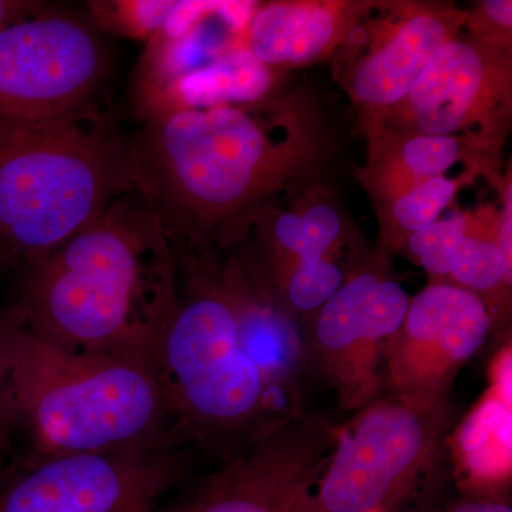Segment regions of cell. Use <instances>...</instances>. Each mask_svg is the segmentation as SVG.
Here are the masks:
<instances>
[{
	"mask_svg": "<svg viewBox=\"0 0 512 512\" xmlns=\"http://www.w3.org/2000/svg\"><path fill=\"white\" fill-rule=\"evenodd\" d=\"M154 365L174 437L224 461L305 414V326L247 245L178 266Z\"/></svg>",
	"mask_w": 512,
	"mask_h": 512,
	"instance_id": "1",
	"label": "cell"
},
{
	"mask_svg": "<svg viewBox=\"0 0 512 512\" xmlns=\"http://www.w3.org/2000/svg\"><path fill=\"white\" fill-rule=\"evenodd\" d=\"M141 192L177 265L210 264L247 241L282 192L311 188L328 165L325 124L306 97L180 109L133 140Z\"/></svg>",
	"mask_w": 512,
	"mask_h": 512,
	"instance_id": "2",
	"label": "cell"
},
{
	"mask_svg": "<svg viewBox=\"0 0 512 512\" xmlns=\"http://www.w3.org/2000/svg\"><path fill=\"white\" fill-rule=\"evenodd\" d=\"M26 268L13 308L26 326L64 348L154 365L180 279L173 248L143 192H127Z\"/></svg>",
	"mask_w": 512,
	"mask_h": 512,
	"instance_id": "3",
	"label": "cell"
},
{
	"mask_svg": "<svg viewBox=\"0 0 512 512\" xmlns=\"http://www.w3.org/2000/svg\"><path fill=\"white\" fill-rule=\"evenodd\" d=\"M9 313L10 430L25 431L29 456L180 446L153 363L64 348Z\"/></svg>",
	"mask_w": 512,
	"mask_h": 512,
	"instance_id": "4",
	"label": "cell"
},
{
	"mask_svg": "<svg viewBox=\"0 0 512 512\" xmlns=\"http://www.w3.org/2000/svg\"><path fill=\"white\" fill-rule=\"evenodd\" d=\"M141 191L133 140L96 106L0 126V262L29 266Z\"/></svg>",
	"mask_w": 512,
	"mask_h": 512,
	"instance_id": "5",
	"label": "cell"
},
{
	"mask_svg": "<svg viewBox=\"0 0 512 512\" xmlns=\"http://www.w3.org/2000/svg\"><path fill=\"white\" fill-rule=\"evenodd\" d=\"M450 424L446 399L392 393L339 429L305 512L386 511L439 456Z\"/></svg>",
	"mask_w": 512,
	"mask_h": 512,
	"instance_id": "6",
	"label": "cell"
},
{
	"mask_svg": "<svg viewBox=\"0 0 512 512\" xmlns=\"http://www.w3.org/2000/svg\"><path fill=\"white\" fill-rule=\"evenodd\" d=\"M107 69L109 52L92 22L46 6L0 32V126L90 109Z\"/></svg>",
	"mask_w": 512,
	"mask_h": 512,
	"instance_id": "7",
	"label": "cell"
},
{
	"mask_svg": "<svg viewBox=\"0 0 512 512\" xmlns=\"http://www.w3.org/2000/svg\"><path fill=\"white\" fill-rule=\"evenodd\" d=\"M187 466L180 446L28 456L0 470V512H154Z\"/></svg>",
	"mask_w": 512,
	"mask_h": 512,
	"instance_id": "8",
	"label": "cell"
},
{
	"mask_svg": "<svg viewBox=\"0 0 512 512\" xmlns=\"http://www.w3.org/2000/svg\"><path fill=\"white\" fill-rule=\"evenodd\" d=\"M511 114V49L460 33L431 57L406 97L363 130L468 137L501 151Z\"/></svg>",
	"mask_w": 512,
	"mask_h": 512,
	"instance_id": "9",
	"label": "cell"
},
{
	"mask_svg": "<svg viewBox=\"0 0 512 512\" xmlns=\"http://www.w3.org/2000/svg\"><path fill=\"white\" fill-rule=\"evenodd\" d=\"M338 433L328 417L302 414L154 512H305Z\"/></svg>",
	"mask_w": 512,
	"mask_h": 512,
	"instance_id": "10",
	"label": "cell"
},
{
	"mask_svg": "<svg viewBox=\"0 0 512 512\" xmlns=\"http://www.w3.org/2000/svg\"><path fill=\"white\" fill-rule=\"evenodd\" d=\"M410 298L380 266L360 268L305 326L309 370L338 394L343 409H362L383 384L382 348L400 329Z\"/></svg>",
	"mask_w": 512,
	"mask_h": 512,
	"instance_id": "11",
	"label": "cell"
},
{
	"mask_svg": "<svg viewBox=\"0 0 512 512\" xmlns=\"http://www.w3.org/2000/svg\"><path fill=\"white\" fill-rule=\"evenodd\" d=\"M372 6L340 47L350 49L343 82L363 127L406 97L431 57L460 35L468 18L454 6L393 3L370 19Z\"/></svg>",
	"mask_w": 512,
	"mask_h": 512,
	"instance_id": "12",
	"label": "cell"
},
{
	"mask_svg": "<svg viewBox=\"0 0 512 512\" xmlns=\"http://www.w3.org/2000/svg\"><path fill=\"white\" fill-rule=\"evenodd\" d=\"M494 330L483 299L450 282H430L410 299L382 359L392 393L446 399L458 370Z\"/></svg>",
	"mask_w": 512,
	"mask_h": 512,
	"instance_id": "13",
	"label": "cell"
},
{
	"mask_svg": "<svg viewBox=\"0 0 512 512\" xmlns=\"http://www.w3.org/2000/svg\"><path fill=\"white\" fill-rule=\"evenodd\" d=\"M258 2H178L165 28L147 42L131 82V99L144 121L191 74L244 42Z\"/></svg>",
	"mask_w": 512,
	"mask_h": 512,
	"instance_id": "14",
	"label": "cell"
},
{
	"mask_svg": "<svg viewBox=\"0 0 512 512\" xmlns=\"http://www.w3.org/2000/svg\"><path fill=\"white\" fill-rule=\"evenodd\" d=\"M369 6L339 0L258 3L244 43L275 70L325 62L336 55Z\"/></svg>",
	"mask_w": 512,
	"mask_h": 512,
	"instance_id": "15",
	"label": "cell"
},
{
	"mask_svg": "<svg viewBox=\"0 0 512 512\" xmlns=\"http://www.w3.org/2000/svg\"><path fill=\"white\" fill-rule=\"evenodd\" d=\"M367 164L357 173L360 183L379 207L446 175L457 164L493 178L497 184L501 151L461 136L431 134H370Z\"/></svg>",
	"mask_w": 512,
	"mask_h": 512,
	"instance_id": "16",
	"label": "cell"
},
{
	"mask_svg": "<svg viewBox=\"0 0 512 512\" xmlns=\"http://www.w3.org/2000/svg\"><path fill=\"white\" fill-rule=\"evenodd\" d=\"M252 234L255 242L245 244L276 291L289 276L326 274L340 268L335 255L345 234V221L332 202H302L301 208L291 211L274 208L255 222Z\"/></svg>",
	"mask_w": 512,
	"mask_h": 512,
	"instance_id": "17",
	"label": "cell"
},
{
	"mask_svg": "<svg viewBox=\"0 0 512 512\" xmlns=\"http://www.w3.org/2000/svg\"><path fill=\"white\" fill-rule=\"evenodd\" d=\"M453 451L461 484L477 497H497L511 481L512 403L488 387L454 434Z\"/></svg>",
	"mask_w": 512,
	"mask_h": 512,
	"instance_id": "18",
	"label": "cell"
},
{
	"mask_svg": "<svg viewBox=\"0 0 512 512\" xmlns=\"http://www.w3.org/2000/svg\"><path fill=\"white\" fill-rule=\"evenodd\" d=\"M278 74L279 70L256 59L242 42L178 84L154 117L180 109L259 103L271 99L276 96Z\"/></svg>",
	"mask_w": 512,
	"mask_h": 512,
	"instance_id": "19",
	"label": "cell"
},
{
	"mask_svg": "<svg viewBox=\"0 0 512 512\" xmlns=\"http://www.w3.org/2000/svg\"><path fill=\"white\" fill-rule=\"evenodd\" d=\"M500 210L484 204L467 212L466 234L454 256L453 268L446 281L477 293L495 318L498 302L511 295L512 272L505 266L500 245Z\"/></svg>",
	"mask_w": 512,
	"mask_h": 512,
	"instance_id": "20",
	"label": "cell"
},
{
	"mask_svg": "<svg viewBox=\"0 0 512 512\" xmlns=\"http://www.w3.org/2000/svg\"><path fill=\"white\" fill-rule=\"evenodd\" d=\"M476 177L480 175L464 171L456 178H431L379 207L383 247L393 251L404 247L410 235L439 220L458 191L473 184Z\"/></svg>",
	"mask_w": 512,
	"mask_h": 512,
	"instance_id": "21",
	"label": "cell"
},
{
	"mask_svg": "<svg viewBox=\"0 0 512 512\" xmlns=\"http://www.w3.org/2000/svg\"><path fill=\"white\" fill-rule=\"evenodd\" d=\"M90 18L96 28L150 42L174 15L178 2L167 0H111L89 2Z\"/></svg>",
	"mask_w": 512,
	"mask_h": 512,
	"instance_id": "22",
	"label": "cell"
},
{
	"mask_svg": "<svg viewBox=\"0 0 512 512\" xmlns=\"http://www.w3.org/2000/svg\"><path fill=\"white\" fill-rule=\"evenodd\" d=\"M466 228L467 212L453 211L407 239L404 247L426 269L430 282L446 281Z\"/></svg>",
	"mask_w": 512,
	"mask_h": 512,
	"instance_id": "23",
	"label": "cell"
},
{
	"mask_svg": "<svg viewBox=\"0 0 512 512\" xmlns=\"http://www.w3.org/2000/svg\"><path fill=\"white\" fill-rule=\"evenodd\" d=\"M464 28L483 42L511 49V0H485L476 12L468 13Z\"/></svg>",
	"mask_w": 512,
	"mask_h": 512,
	"instance_id": "24",
	"label": "cell"
},
{
	"mask_svg": "<svg viewBox=\"0 0 512 512\" xmlns=\"http://www.w3.org/2000/svg\"><path fill=\"white\" fill-rule=\"evenodd\" d=\"M12 355V320L10 313L0 316V460L10 431L9 372Z\"/></svg>",
	"mask_w": 512,
	"mask_h": 512,
	"instance_id": "25",
	"label": "cell"
},
{
	"mask_svg": "<svg viewBox=\"0 0 512 512\" xmlns=\"http://www.w3.org/2000/svg\"><path fill=\"white\" fill-rule=\"evenodd\" d=\"M495 187L500 190L501 210L500 229H498V245L503 254L505 266L512 272V184L511 173L507 178H501Z\"/></svg>",
	"mask_w": 512,
	"mask_h": 512,
	"instance_id": "26",
	"label": "cell"
},
{
	"mask_svg": "<svg viewBox=\"0 0 512 512\" xmlns=\"http://www.w3.org/2000/svg\"><path fill=\"white\" fill-rule=\"evenodd\" d=\"M512 352L511 345L507 346L497 357L491 366V389L500 394L508 403H512Z\"/></svg>",
	"mask_w": 512,
	"mask_h": 512,
	"instance_id": "27",
	"label": "cell"
},
{
	"mask_svg": "<svg viewBox=\"0 0 512 512\" xmlns=\"http://www.w3.org/2000/svg\"><path fill=\"white\" fill-rule=\"evenodd\" d=\"M46 6V3L26 2V0H0V32L36 15Z\"/></svg>",
	"mask_w": 512,
	"mask_h": 512,
	"instance_id": "28",
	"label": "cell"
},
{
	"mask_svg": "<svg viewBox=\"0 0 512 512\" xmlns=\"http://www.w3.org/2000/svg\"><path fill=\"white\" fill-rule=\"evenodd\" d=\"M444 512H512V507L498 497H471L458 501Z\"/></svg>",
	"mask_w": 512,
	"mask_h": 512,
	"instance_id": "29",
	"label": "cell"
},
{
	"mask_svg": "<svg viewBox=\"0 0 512 512\" xmlns=\"http://www.w3.org/2000/svg\"><path fill=\"white\" fill-rule=\"evenodd\" d=\"M369 512H387V511H383V510H373V511H369Z\"/></svg>",
	"mask_w": 512,
	"mask_h": 512,
	"instance_id": "30",
	"label": "cell"
}]
</instances>
